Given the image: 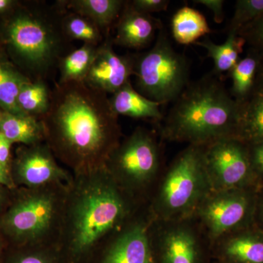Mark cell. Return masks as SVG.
<instances>
[{"label": "cell", "mask_w": 263, "mask_h": 263, "mask_svg": "<svg viewBox=\"0 0 263 263\" xmlns=\"http://www.w3.org/2000/svg\"><path fill=\"white\" fill-rule=\"evenodd\" d=\"M118 118L108 95L84 82H71L55 85L41 120L55 157L77 175L105 167L120 143Z\"/></svg>", "instance_id": "6da1fadb"}, {"label": "cell", "mask_w": 263, "mask_h": 263, "mask_svg": "<svg viewBox=\"0 0 263 263\" xmlns=\"http://www.w3.org/2000/svg\"><path fill=\"white\" fill-rule=\"evenodd\" d=\"M123 189L105 167L76 175L67 190L61 228L75 257L88 253L129 214Z\"/></svg>", "instance_id": "7a4b0ae2"}, {"label": "cell", "mask_w": 263, "mask_h": 263, "mask_svg": "<svg viewBox=\"0 0 263 263\" xmlns=\"http://www.w3.org/2000/svg\"><path fill=\"white\" fill-rule=\"evenodd\" d=\"M224 79L212 71L190 81L164 116L162 138L194 146L237 138L240 105L224 86Z\"/></svg>", "instance_id": "3957f363"}, {"label": "cell", "mask_w": 263, "mask_h": 263, "mask_svg": "<svg viewBox=\"0 0 263 263\" xmlns=\"http://www.w3.org/2000/svg\"><path fill=\"white\" fill-rule=\"evenodd\" d=\"M65 10L58 3L50 8L39 3H19L2 17V39L16 63L35 80H43L62 58L66 37L62 20Z\"/></svg>", "instance_id": "277c9868"}, {"label": "cell", "mask_w": 263, "mask_h": 263, "mask_svg": "<svg viewBox=\"0 0 263 263\" xmlns=\"http://www.w3.org/2000/svg\"><path fill=\"white\" fill-rule=\"evenodd\" d=\"M205 146L189 145L164 175L155 200V213L163 222L186 220L212 191L204 160Z\"/></svg>", "instance_id": "5b68a950"}, {"label": "cell", "mask_w": 263, "mask_h": 263, "mask_svg": "<svg viewBox=\"0 0 263 263\" xmlns=\"http://www.w3.org/2000/svg\"><path fill=\"white\" fill-rule=\"evenodd\" d=\"M69 186L53 185L28 189L1 216L0 229L21 245H34L46 239L57 226L61 227Z\"/></svg>", "instance_id": "8992f818"}, {"label": "cell", "mask_w": 263, "mask_h": 263, "mask_svg": "<svg viewBox=\"0 0 263 263\" xmlns=\"http://www.w3.org/2000/svg\"><path fill=\"white\" fill-rule=\"evenodd\" d=\"M190 67L188 59L176 51L162 27L152 48L136 56L137 89L162 105L174 103L191 81Z\"/></svg>", "instance_id": "52a82bcc"}, {"label": "cell", "mask_w": 263, "mask_h": 263, "mask_svg": "<svg viewBox=\"0 0 263 263\" xmlns=\"http://www.w3.org/2000/svg\"><path fill=\"white\" fill-rule=\"evenodd\" d=\"M160 166V146L155 135L138 127L110 154L105 168L124 190H138L155 179Z\"/></svg>", "instance_id": "ba28073f"}, {"label": "cell", "mask_w": 263, "mask_h": 263, "mask_svg": "<svg viewBox=\"0 0 263 263\" xmlns=\"http://www.w3.org/2000/svg\"><path fill=\"white\" fill-rule=\"evenodd\" d=\"M259 187L212 191L205 197L195 214L209 239L216 241L230 233L254 226Z\"/></svg>", "instance_id": "9c48e42d"}, {"label": "cell", "mask_w": 263, "mask_h": 263, "mask_svg": "<svg viewBox=\"0 0 263 263\" xmlns=\"http://www.w3.org/2000/svg\"><path fill=\"white\" fill-rule=\"evenodd\" d=\"M204 160L212 191L261 186L252 169L248 146L238 138H224L205 146Z\"/></svg>", "instance_id": "30bf717a"}, {"label": "cell", "mask_w": 263, "mask_h": 263, "mask_svg": "<svg viewBox=\"0 0 263 263\" xmlns=\"http://www.w3.org/2000/svg\"><path fill=\"white\" fill-rule=\"evenodd\" d=\"M11 174L17 183L27 189L60 185L69 186L72 177L57 164L47 143L20 147L11 163Z\"/></svg>", "instance_id": "8fae6325"}, {"label": "cell", "mask_w": 263, "mask_h": 263, "mask_svg": "<svg viewBox=\"0 0 263 263\" xmlns=\"http://www.w3.org/2000/svg\"><path fill=\"white\" fill-rule=\"evenodd\" d=\"M108 37L98 46L94 60L84 82L105 94H114L134 74L136 55H119Z\"/></svg>", "instance_id": "7c38bea8"}, {"label": "cell", "mask_w": 263, "mask_h": 263, "mask_svg": "<svg viewBox=\"0 0 263 263\" xmlns=\"http://www.w3.org/2000/svg\"><path fill=\"white\" fill-rule=\"evenodd\" d=\"M115 27V36L112 39L114 44L139 50L149 46L157 31L163 26L158 19L137 11L129 1H126Z\"/></svg>", "instance_id": "4fadbf2b"}, {"label": "cell", "mask_w": 263, "mask_h": 263, "mask_svg": "<svg viewBox=\"0 0 263 263\" xmlns=\"http://www.w3.org/2000/svg\"><path fill=\"white\" fill-rule=\"evenodd\" d=\"M184 221L163 222L159 238L162 263H199L198 235Z\"/></svg>", "instance_id": "5bb4252c"}, {"label": "cell", "mask_w": 263, "mask_h": 263, "mask_svg": "<svg viewBox=\"0 0 263 263\" xmlns=\"http://www.w3.org/2000/svg\"><path fill=\"white\" fill-rule=\"evenodd\" d=\"M103 263H154L146 224L136 222L119 233L107 250Z\"/></svg>", "instance_id": "9a60e30c"}, {"label": "cell", "mask_w": 263, "mask_h": 263, "mask_svg": "<svg viewBox=\"0 0 263 263\" xmlns=\"http://www.w3.org/2000/svg\"><path fill=\"white\" fill-rule=\"evenodd\" d=\"M219 252L228 263H263V232L255 226L221 237Z\"/></svg>", "instance_id": "2e32d148"}, {"label": "cell", "mask_w": 263, "mask_h": 263, "mask_svg": "<svg viewBox=\"0 0 263 263\" xmlns=\"http://www.w3.org/2000/svg\"><path fill=\"white\" fill-rule=\"evenodd\" d=\"M109 102L118 117L151 119L156 122H162L164 118L160 108L162 105L140 94L132 86L130 81L112 94Z\"/></svg>", "instance_id": "e0dca14e"}, {"label": "cell", "mask_w": 263, "mask_h": 263, "mask_svg": "<svg viewBox=\"0 0 263 263\" xmlns=\"http://www.w3.org/2000/svg\"><path fill=\"white\" fill-rule=\"evenodd\" d=\"M262 58V53L249 48L246 56L240 58L226 75L232 81L230 95L240 105L246 103L257 91Z\"/></svg>", "instance_id": "ac0fdd59"}, {"label": "cell", "mask_w": 263, "mask_h": 263, "mask_svg": "<svg viewBox=\"0 0 263 263\" xmlns=\"http://www.w3.org/2000/svg\"><path fill=\"white\" fill-rule=\"evenodd\" d=\"M126 1L122 0H60L62 9L82 15L95 22L108 36L122 13Z\"/></svg>", "instance_id": "d6986e66"}, {"label": "cell", "mask_w": 263, "mask_h": 263, "mask_svg": "<svg viewBox=\"0 0 263 263\" xmlns=\"http://www.w3.org/2000/svg\"><path fill=\"white\" fill-rule=\"evenodd\" d=\"M0 133L12 143L32 146L46 141L42 120L37 118L15 114L0 109Z\"/></svg>", "instance_id": "ffe728a7"}, {"label": "cell", "mask_w": 263, "mask_h": 263, "mask_svg": "<svg viewBox=\"0 0 263 263\" xmlns=\"http://www.w3.org/2000/svg\"><path fill=\"white\" fill-rule=\"evenodd\" d=\"M172 35L181 45L195 44L212 32L206 18L198 10L189 6L177 10L171 21Z\"/></svg>", "instance_id": "44dd1931"}, {"label": "cell", "mask_w": 263, "mask_h": 263, "mask_svg": "<svg viewBox=\"0 0 263 263\" xmlns=\"http://www.w3.org/2000/svg\"><path fill=\"white\" fill-rule=\"evenodd\" d=\"M196 46L205 48L207 56L214 62L213 72L224 77L240 60V55L245 46V41L238 34H228L226 42L216 44L209 38L197 41Z\"/></svg>", "instance_id": "7402d4cb"}, {"label": "cell", "mask_w": 263, "mask_h": 263, "mask_svg": "<svg viewBox=\"0 0 263 263\" xmlns=\"http://www.w3.org/2000/svg\"><path fill=\"white\" fill-rule=\"evenodd\" d=\"M237 138L246 143L263 141V90L240 105Z\"/></svg>", "instance_id": "603a6c76"}, {"label": "cell", "mask_w": 263, "mask_h": 263, "mask_svg": "<svg viewBox=\"0 0 263 263\" xmlns=\"http://www.w3.org/2000/svg\"><path fill=\"white\" fill-rule=\"evenodd\" d=\"M30 80L14 64L0 57V109L11 114H24L18 108L17 100L22 86Z\"/></svg>", "instance_id": "cb8c5ba5"}, {"label": "cell", "mask_w": 263, "mask_h": 263, "mask_svg": "<svg viewBox=\"0 0 263 263\" xmlns=\"http://www.w3.org/2000/svg\"><path fill=\"white\" fill-rule=\"evenodd\" d=\"M98 46L84 44L59 61L60 78L59 84L84 82L94 60Z\"/></svg>", "instance_id": "d4e9b609"}, {"label": "cell", "mask_w": 263, "mask_h": 263, "mask_svg": "<svg viewBox=\"0 0 263 263\" xmlns=\"http://www.w3.org/2000/svg\"><path fill=\"white\" fill-rule=\"evenodd\" d=\"M51 91L44 80H30L22 86L18 96V108L26 115L41 119L49 109Z\"/></svg>", "instance_id": "484cf974"}, {"label": "cell", "mask_w": 263, "mask_h": 263, "mask_svg": "<svg viewBox=\"0 0 263 263\" xmlns=\"http://www.w3.org/2000/svg\"><path fill=\"white\" fill-rule=\"evenodd\" d=\"M62 29L66 37L84 42V44L98 46L103 42L104 33L95 22L90 19L68 12L64 13L62 20Z\"/></svg>", "instance_id": "4316f807"}, {"label": "cell", "mask_w": 263, "mask_h": 263, "mask_svg": "<svg viewBox=\"0 0 263 263\" xmlns=\"http://www.w3.org/2000/svg\"><path fill=\"white\" fill-rule=\"evenodd\" d=\"M263 13V0H238L235 11L227 25V34H238L240 29L252 23Z\"/></svg>", "instance_id": "83f0119b"}, {"label": "cell", "mask_w": 263, "mask_h": 263, "mask_svg": "<svg viewBox=\"0 0 263 263\" xmlns=\"http://www.w3.org/2000/svg\"><path fill=\"white\" fill-rule=\"evenodd\" d=\"M238 35L245 45L263 53V13L252 23L240 29Z\"/></svg>", "instance_id": "f1b7e54d"}, {"label": "cell", "mask_w": 263, "mask_h": 263, "mask_svg": "<svg viewBox=\"0 0 263 263\" xmlns=\"http://www.w3.org/2000/svg\"><path fill=\"white\" fill-rule=\"evenodd\" d=\"M249 158L254 174L261 184L263 183V141L247 143Z\"/></svg>", "instance_id": "f546056e"}, {"label": "cell", "mask_w": 263, "mask_h": 263, "mask_svg": "<svg viewBox=\"0 0 263 263\" xmlns=\"http://www.w3.org/2000/svg\"><path fill=\"white\" fill-rule=\"evenodd\" d=\"M132 8L144 14L164 11L170 5L168 0H133L129 1Z\"/></svg>", "instance_id": "4dcf8cb0"}, {"label": "cell", "mask_w": 263, "mask_h": 263, "mask_svg": "<svg viewBox=\"0 0 263 263\" xmlns=\"http://www.w3.org/2000/svg\"><path fill=\"white\" fill-rule=\"evenodd\" d=\"M193 3L206 7L214 15V22L216 24L222 23L224 19V4L223 0H194Z\"/></svg>", "instance_id": "1f68e13d"}, {"label": "cell", "mask_w": 263, "mask_h": 263, "mask_svg": "<svg viewBox=\"0 0 263 263\" xmlns=\"http://www.w3.org/2000/svg\"><path fill=\"white\" fill-rule=\"evenodd\" d=\"M9 263H56L51 257L41 252L22 254L14 257Z\"/></svg>", "instance_id": "d6a6232c"}, {"label": "cell", "mask_w": 263, "mask_h": 263, "mask_svg": "<svg viewBox=\"0 0 263 263\" xmlns=\"http://www.w3.org/2000/svg\"><path fill=\"white\" fill-rule=\"evenodd\" d=\"M13 143L0 133V164L11 168L10 150Z\"/></svg>", "instance_id": "836d02e7"}, {"label": "cell", "mask_w": 263, "mask_h": 263, "mask_svg": "<svg viewBox=\"0 0 263 263\" xmlns=\"http://www.w3.org/2000/svg\"><path fill=\"white\" fill-rule=\"evenodd\" d=\"M254 226L263 232V183L257 192L254 214Z\"/></svg>", "instance_id": "e575fe53"}, {"label": "cell", "mask_w": 263, "mask_h": 263, "mask_svg": "<svg viewBox=\"0 0 263 263\" xmlns=\"http://www.w3.org/2000/svg\"><path fill=\"white\" fill-rule=\"evenodd\" d=\"M0 186L12 190L15 187L11 174V168L0 164Z\"/></svg>", "instance_id": "d590c367"}, {"label": "cell", "mask_w": 263, "mask_h": 263, "mask_svg": "<svg viewBox=\"0 0 263 263\" xmlns=\"http://www.w3.org/2000/svg\"><path fill=\"white\" fill-rule=\"evenodd\" d=\"M19 4L15 0H0V15L2 17L8 15L16 8Z\"/></svg>", "instance_id": "8d00e7d4"}, {"label": "cell", "mask_w": 263, "mask_h": 263, "mask_svg": "<svg viewBox=\"0 0 263 263\" xmlns=\"http://www.w3.org/2000/svg\"><path fill=\"white\" fill-rule=\"evenodd\" d=\"M6 190H9V189L5 187V186H0V212H2L3 208H4L5 202H6L7 199H8Z\"/></svg>", "instance_id": "74e56055"}, {"label": "cell", "mask_w": 263, "mask_h": 263, "mask_svg": "<svg viewBox=\"0 0 263 263\" xmlns=\"http://www.w3.org/2000/svg\"><path fill=\"white\" fill-rule=\"evenodd\" d=\"M257 89L263 90V58L260 69H259L258 79H257Z\"/></svg>", "instance_id": "f35d334b"}, {"label": "cell", "mask_w": 263, "mask_h": 263, "mask_svg": "<svg viewBox=\"0 0 263 263\" xmlns=\"http://www.w3.org/2000/svg\"><path fill=\"white\" fill-rule=\"evenodd\" d=\"M1 252H2V242H1V239H0V256H1Z\"/></svg>", "instance_id": "ab89813d"}]
</instances>
